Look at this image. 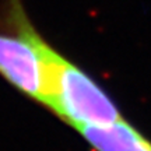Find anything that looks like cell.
Wrapping results in <instances>:
<instances>
[{
  "label": "cell",
  "instance_id": "1",
  "mask_svg": "<svg viewBox=\"0 0 151 151\" xmlns=\"http://www.w3.org/2000/svg\"><path fill=\"white\" fill-rule=\"evenodd\" d=\"M11 11L13 20L29 35L42 58L48 90L45 108L76 130L123 119L116 104L102 87L50 46L31 25L20 6L13 7Z\"/></svg>",
  "mask_w": 151,
  "mask_h": 151
},
{
  "label": "cell",
  "instance_id": "2",
  "mask_svg": "<svg viewBox=\"0 0 151 151\" xmlns=\"http://www.w3.org/2000/svg\"><path fill=\"white\" fill-rule=\"evenodd\" d=\"M16 35L0 34V76L37 104L46 105V76L41 53L24 28L16 22Z\"/></svg>",
  "mask_w": 151,
  "mask_h": 151
},
{
  "label": "cell",
  "instance_id": "3",
  "mask_svg": "<svg viewBox=\"0 0 151 151\" xmlns=\"http://www.w3.org/2000/svg\"><path fill=\"white\" fill-rule=\"evenodd\" d=\"M95 151H151V141L126 120L84 126L77 130Z\"/></svg>",
  "mask_w": 151,
  "mask_h": 151
}]
</instances>
